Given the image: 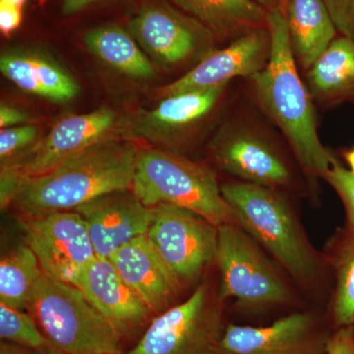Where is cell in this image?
Listing matches in <instances>:
<instances>
[{
    "mask_svg": "<svg viewBox=\"0 0 354 354\" xmlns=\"http://www.w3.org/2000/svg\"><path fill=\"white\" fill-rule=\"evenodd\" d=\"M221 272L218 295L249 307L290 304L292 293L243 228L236 223L218 227L216 261Z\"/></svg>",
    "mask_w": 354,
    "mask_h": 354,
    "instance_id": "cell-9",
    "label": "cell"
},
{
    "mask_svg": "<svg viewBox=\"0 0 354 354\" xmlns=\"http://www.w3.org/2000/svg\"><path fill=\"white\" fill-rule=\"evenodd\" d=\"M323 178L341 197L351 228L354 230V174L334 158Z\"/></svg>",
    "mask_w": 354,
    "mask_h": 354,
    "instance_id": "cell-28",
    "label": "cell"
},
{
    "mask_svg": "<svg viewBox=\"0 0 354 354\" xmlns=\"http://www.w3.org/2000/svg\"><path fill=\"white\" fill-rule=\"evenodd\" d=\"M73 286L82 291L120 339L143 327L153 314L106 258L95 256Z\"/></svg>",
    "mask_w": 354,
    "mask_h": 354,
    "instance_id": "cell-17",
    "label": "cell"
},
{
    "mask_svg": "<svg viewBox=\"0 0 354 354\" xmlns=\"http://www.w3.org/2000/svg\"><path fill=\"white\" fill-rule=\"evenodd\" d=\"M138 151L129 139L104 140L32 179L11 206L20 218H36L75 211L102 195L131 190Z\"/></svg>",
    "mask_w": 354,
    "mask_h": 354,
    "instance_id": "cell-2",
    "label": "cell"
},
{
    "mask_svg": "<svg viewBox=\"0 0 354 354\" xmlns=\"http://www.w3.org/2000/svg\"><path fill=\"white\" fill-rule=\"evenodd\" d=\"M27 0H0V4L4 6L16 7V8L23 9Z\"/></svg>",
    "mask_w": 354,
    "mask_h": 354,
    "instance_id": "cell-36",
    "label": "cell"
},
{
    "mask_svg": "<svg viewBox=\"0 0 354 354\" xmlns=\"http://www.w3.org/2000/svg\"><path fill=\"white\" fill-rule=\"evenodd\" d=\"M20 223L24 243L51 279L74 285L85 266L97 256L87 227L76 211L20 218Z\"/></svg>",
    "mask_w": 354,
    "mask_h": 354,
    "instance_id": "cell-13",
    "label": "cell"
},
{
    "mask_svg": "<svg viewBox=\"0 0 354 354\" xmlns=\"http://www.w3.org/2000/svg\"><path fill=\"white\" fill-rule=\"evenodd\" d=\"M329 337L313 314L298 312L266 327L228 325L218 354H327Z\"/></svg>",
    "mask_w": 354,
    "mask_h": 354,
    "instance_id": "cell-15",
    "label": "cell"
},
{
    "mask_svg": "<svg viewBox=\"0 0 354 354\" xmlns=\"http://www.w3.org/2000/svg\"><path fill=\"white\" fill-rule=\"evenodd\" d=\"M223 301L209 283L158 314L128 354H218Z\"/></svg>",
    "mask_w": 354,
    "mask_h": 354,
    "instance_id": "cell-8",
    "label": "cell"
},
{
    "mask_svg": "<svg viewBox=\"0 0 354 354\" xmlns=\"http://www.w3.org/2000/svg\"><path fill=\"white\" fill-rule=\"evenodd\" d=\"M237 225L300 283L318 276L320 262L305 236L285 192L234 181L221 186Z\"/></svg>",
    "mask_w": 354,
    "mask_h": 354,
    "instance_id": "cell-3",
    "label": "cell"
},
{
    "mask_svg": "<svg viewBox=\"0 0 354 354\" xmlns=\"http://www.w3.org/2000/svg\"><path fill=\"white\" fill-rule=\"evenodd\" d=\"M75 211L87 227L95 255L106 259L146 235L150 221V208L132 190L102 195Z\"/></svg>",
    "mask_w": 354,
    "mask_h": 354,
    "instance_id": "cell-16",
    "label": "cell"
},
{
    "mask_svg": "<svg viewBox=\"0 0 354 354\" xmlns=\"http://www.w3.org/2000/svg\"><path fill=\"white\" fill-rule=\"evenodd\" d=\"M59 354H64V353H59Z\"/></svg>",
    "mask_w": 354,
    "mask_h": 354,
    "instance_id": "cell-38",
    "label": "cell"
},
{
    "mask_svg": "<svg viewBox=\"0 0 354 354\" xmlns=\"http://www.w3.org/2000/svg\"><path fill=\"white\" fill-rule=\"evenodd\" d=\"M28 311L57 351L64 354H121L120 337L71 283L41 274Z\"/></svg>",
    "mask_w": 354,
    "mask_h": 354,
    "instance_id": "cell-6",
    "label": "cell"
},
{
    "mask_svg": "<svg viewBox=\"0 0 354 354\" xmlns=\"http://www.w3.org/2000/svg\"><path fill=\"white\" fill-rule=\"evenodd\" d=\"M228 86L162 97L155 109L130 118L129 125H125V138L148 140L183 155L198 133L220 111Z\"/></svg>",
    "mask_w": 354,
    "mask_h": 354,
    "instance_id": "cell-12",
    "label": "cell"
},
{
    "mask_svg": "<svg viewBox=\"0 0 354 354\" xmlns=\"http://www.w3.org/2000/svg\"><path fill=\"white\" fill-rule=\"evenodd\" d=\"M268 28L255 30L216 48L189 71L158 91L162 97L230 85L236 78L248 79L265 68L271 57Z\"/></svg>",
    "mask_w": 354,
    "mask_h": 354,
    "instance_id": "cell-14",
    "label": "cell"
},
{
    "mask_svg": "<svg viewBox=\"0 0 354 354\" xmlns=\"http://www.w3.org/2000/svg\"><path fill=\"white\" fill-rule=\"evenodd\" d=\"M327 354H354V326L339 328L328 339Z\"/></svg>",
    "mask_w": 354,
    "mask_h": 354,
    "instance_id": "cell-30",
    "label": "cell"
},
{
    "mask_svg": "<svg viewBox=\"0 0 354 354\" xmlns=\"http://www.w3.org/2000/svg\"><path fill=\"white\" fill-rule=\"evenodd\" d=\"M259 113L252 102L250 108L241 106L221 124L209 147L214 160L221 171L241 183L283 192L293 189L298 181L288 158L290 148H286L288 144L281 141L285 138Z\"/></svg>",
    "mask_w": 354,
    "mask_h": 354,
    "instance_id": "cell-5",
    "label": "cell"
},
{
    "mask_svg": "<svg viewBox=\"0 0 354 354\" xmlns=\"http://www.w3.org/2000/svg\"><path fill=\"white\" fill-rule=\"evenodd\" d=\"M86 48L109 67L130 78L147 80L156 75L152 62L129 31L104 25L84 35Z\"/></svg>",
    "mask_w": 354,
    "mask_h": 354,
    "instance_id": "cell-23",
    "label": "cell"
},
{
    "mask_svg": "<svg viewBox=\"0 0 354 354\" xmlns=\"http://www.w3.org/2000/svg\"><path fill=\"white\" fill-rule=\"evenodd\" d=\"M215 35L230 41L247 32L268 28V10L253 0H169Z\"/></svg>",
    "mask_w": 354,
    "mask_h": 354,
    "instance_id": "cell-22",
    "label": "cell"
},
{
    "mask_svg": "<svg viewBox=\"0 0 354 354\" xmlns=\"http://www.w3.org/2000/svg\"><path fill=\"white\" fill-rule=\"evenodd\" d=\"M99 0H64L62 11L65 16H71L80 12Z\"/></svg>",
    "mask_w": 354,
    "mask_h": 354,
    "instance_id": "cell-33",
    "label": "cell"
},
{
    "mask_svg": "<svg viewBox=\"0 0 354 354\" xmlns=\"http://www.w3.org/2000/svg\"><path fill=\"white\" fill-rule=\"evenodd\" d=\"M339 36L354 41V0H323Z\"/></svg>",
    "mask_w": 354,
    "mask_h": 354,
    "instance_id": "cell-29",
    "label": "cell"
},
{
    "mask_svg": "<svg viewBox=\"0 0 354 354\" xmlns=\"http://www.w3.org/2000/svg\"><path fill=\"white\" fill-rule=\"evenodd\" d=\"M127 286L153 314L174 306L181 290L145 235L129 242L109 258Z\"/></svg>",
    "mask_w": 354,
    "mask_h": 354,
    "instance_id": "cell-18",
    "label": "cell"
},
{
    "mask_svg": "<svg viewBox=\"0 0 354 354\" xmlns=\"http://www.w3.org/2000/svg\"><path fill=\"white\" fill-rule=\"evenodd\" d=\"M271 57L264 69L245 79L250 101L290 146L309 180L324 176L335 156L317 130L315 104L300 76L283 7L268 10Z\"/></svg>",
    "mask_w": 354,
    "mask_h": 354,
    "instance_id": "cell-1",
    "label": "cell"
},
{
    "mask_svg": "<svg viewBox=\"0 0 354 354\" xmlns=\"http://www.w3.org/2000/svg\"><path fill=\"white\" fill-rule=\"evenodd\" d=\"M283 10L293 55L306 72L339 32L323 0H283Z\"/></svg>",
    "mask_w": 354,
    "mask_h": 354,
    "instance_id": "cell-21",
    "label": "cell"
},
{
    "mask_svg": "<svg viewBox=\"0 0 354 354\" xmlns=\"http://www.w3.org/2000/svg\"><path fill=\"white\" fill-rule=\"evenodd\" d=\"M125 122L109 108H100L91 113L73 114L57 121L50 132L15 164L1 167L0 171V205L8 208L26 184L44 176L109 138L118 136Z\"/></svg>",
    "mask_w": 354,
    "mask_h": 354,
    "instance_id": "cell-7",
    "label": "cell"
},
{
    "mask_svg": "<svg viewBox=\"0 0 354 354\" xmlns=\"http://www.w3.org/2000/svg\"><path fill=\"white\" fill-rule=\"evenodd\" d=\"M128 31L151 62L167 71L193 68L218 41L206 26L164 0L144 4Z\"/></svg>",
    "mask_w": 354,
    "mask_h": 354,
    "instance_id": "cell-10",
    "label": "cell"
},
{
    "mask_svg": "<svg viewBox=\"0 0 354 354\" xmlns=\"http://www.w3.org/2000/svg\"><path fill=\"white\" fill-rule=\"evenodd\" d=\"M333 315L339 328L354 326V241L342 254L337 266Z\"/></svg>",
    "mask_w": 354,
    "mask_h": 354,
    "instance_id": "cell-26",
    "label": "cell"
},
{
    "mask_svg": "<svg viewBox=\"0 0 354 354\" xmlns=\"http://www.w3.org/2000/svg\"><path fill=\"white\" fill-rule=\"evenodd\" d=\"M41 274L34 251L26 243L14 247L0 261V304L27 310L32 288Z\"/></svg>",
    "mask_w": 354,
    "mask_h": 354,
    "instance_id": "cell-24",
    "label": "cell"
},
{
    "mask_svg": "<svg viewBox=\"0 0 354 354\" xmlns=\"http://www.w3.org/2000/svg\"><path fill=\"white\" fill-rule=\"evenodd\" d=\"M28 120H29V116L20 109L6 106V104H2L0 108V127L1 128L27 124L26 122H28Z\"/></svg>",
    "mask_w": 354,
    "mask_h": 354,
    "instance_id": "cell-32",
    "label": "cell"
},
{
    "mask_svg": "<svg viewBox=\"0 0 354 354\" xmlns=\"http://www.w3.org/2000/svg\"><path fill=\"white\" fill-rule=\"evenodd\" d=\"M305 77L315 106L330 109L354 104V41L339 35Z\"/></svg>",
    "mask_w": 354,
    "mask_h": 354,
    "instance_id": "cell-20",
    "label": "cell"
},
{
    "mask_svg": "<svg viewBox=\"0 0 354 354\" xmlns=\"http://www.w3.org/2000/svg\"><path fill=\"white\" fill-rule=\"evenodd\" d=\"M346 162H348L349 167H351V171L354 174V148L349 150L348 152H346Z\"/></svg>",
    "mask_w": 354,
    "mask_h": 354,
    "instance_id": "cell-37",
    "label": "cell"
},
{
    "mask_svg": "<svg viewBox=\"0 0 354 354\" xmlns=\"http://www.w3.org/2000/svg\"><path fill=\"white\" fill-rule=\"evenodd\" d=\"M131 190L149 208L174 205L194 212L216 227L236 223L215 171L181 153L139 149Z\"/></svg>",
    "mask_w": 354,
    "mask_h": 354,
    "instance_id": "cell-4",
    "label": "cell"
},
{
    "mask_svg": "<svg viewBox=\"0 0 354 354\" xmlns=\"http://www.w3.org/2000/svg\"><path fill=\"white\" fill-rule=\"evenodd\" d=\"M253 1L260 4L261 6L264 7L267 10L283 7V0H253Z\"/></svg>",
    "mask_w": 354,
    "mask_h": 354,
    "instance_id": "cell-35",
    "label": "cell"
},
{
    "mask_svg": "<svg viewBox=\"0 0 354 354\" xmlns=\"http://www.w3.org/2000/svg\"><path fill=\"white\" fill-rule=\"evenodd\" d=\"M23 9L0 4V30L9 35L17 30L22 23Z\"/></svg>",
    "mask_w": 354,
    "mask_h": 354,
    "instance_id": "cell-31",
    "label": "cell"
},
{
    "mask_svg": "<svg viewBox=\"0 0 354 354\" xmlns=\"http://www.w3.org/2000/svg\"><path fill=\"white\" fill-rule=\"evenodd\" d=\"M0 354H39L30 349L22 348V346H16V344H9V342H2L0 346Z\"/></svg>",
    "mask_w": 354,
    "mask_h": 354,
    "instance_id": "cell-34",
    "label": "cell"
},
{
    "mask_svg": "<svg viewBox=\"0 0 354 354\" xmlns=\"http://www.w3.org/2000/svg\"><path fill=\"white\" fill-rule=\"evenodd\" d=\"M145 236L181 286L197 281L216 261L218 227L189 209L150 207Z\"/></svg>",
    "mask_w": 354,
    "mask_h": 354,
    "instance_id": "cell-11",
    "label": "cell"
},
{
    "mask_svg": "<svg viewBox=\"0 0 354 354\" xmlns=\"http://www.w3.org/2000/svg\"><path fill=\"white\" fill-rule=\"evenodd\" d=\"M0 71L21 90L55 102H68L79 93L73 77L57 62L30 50H13L0 58Z\"/></svg>",
    "mask_w": 354,
    "mask_h": 354,
    "instance_id": "cell-19",
    "label": "cell"
},
{
    "mask_svg": "<svg viewBox=\"0 0 354 354\" xmlns=\"http://www.w3.org/2000/svg\"><path fill=\"white\" fill-rule=\"evenodd\" d=\"M0 337L39 354H59L30 313L0 304Z\"/></svg>",
    "mask_w": 354,
    "mask_h": 354,
    "instance_id": "cell-25",
    "label": "cell"
},
{
    "mask_svg": "<svg viewBox=\"0 0 354 354\" xmlns=\"http://www.w3.org/2000/svg\"><path fill=\"white\" fill-rule=\"evenodd\" d=\"M41 139L36 125L23 124L2 128L0 131L1 167L17 162Z\"/></svg>",
    "mask_w": 354,
    "mask_h": 354,
    "instance_id": "cell-27",
    "label": "cell"
}]
</instances>
